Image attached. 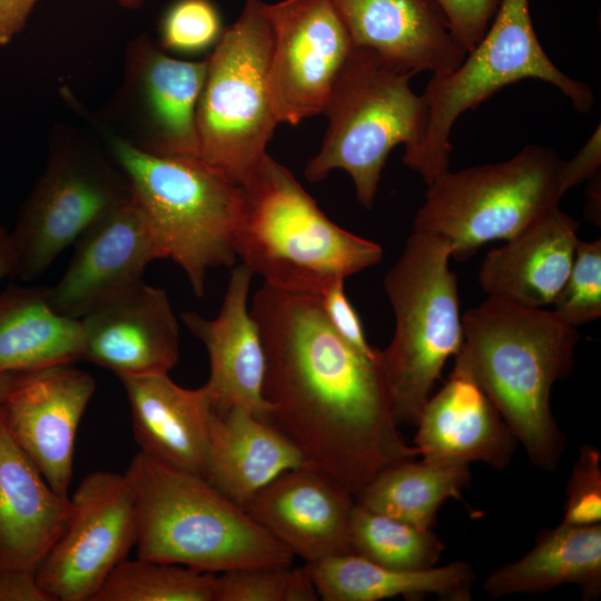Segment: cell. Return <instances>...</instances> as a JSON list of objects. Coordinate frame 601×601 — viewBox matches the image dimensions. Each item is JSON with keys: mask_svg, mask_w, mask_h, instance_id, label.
<instances>
[{"mask_svg": "<svg viewBox=\"0 0 601 601\" xmlns=\"http://www.w3.org/2000/svg\"><path fill=\"white\" fill-rule=\"evenodd\" d=\"M414 75L375 52L354 48L339 72L323 114L327 129L305 177L323 180L334 169L352 178L358 203L372 209L382 170L400 144L405 151L422 140L427 104L411 87Z\"/></svg>", "mask_w": 601, "mask_h": 601, "instance_id": "52a82bcc", "label": "cell"}, {"mask_svg": "<svg viewBox=\"0 0 601 601\" xmlns=\"http://www.w3.org/2000/svg\"><path fill=\"white\" fill-rule=\"evenodd\" d=\"M96 390L72 364L32 371L0 404L9 434L49 485L68 496L79 423Z\"/></svg>", "mask_w": 601, "mask_h": 601, "instance_id": "9a60e30c", "label": "cell"}, {"mask_svg": "<svg viewBox=\"0 0 601 601\" xmlns=\"http://www.w3.org/2000/svg\"><path fill=\"white\" fill-rule=\"evenodd\" d=\"M344 282L334 283L319 296L323 311L341 337L363 354L376 357L380 351L367 343L359 316L345 294Z\"/></svg>", "mask_w": 601, "mask_h": 601, "instance_id": "8d00e7d4", "label": "cell"}, {"mask_svg": "<svg viewBox=\"0 0 601 601\" xmlns=\"http://www.w3.org/2000/svg\"><path fill=\"white\" fill-rule=\"evenodd\" d=\"M273 28L262 0H247L207 58L197 107L199 158L237 185L267 155L278 125L268 70Z\"/></svg>", "mask_w": 601, "mask_h": 601, "instance_id": "30bf717a", "label": "cell"}, {"mask_svg": "<svg viewBox=\"0 0 601 601\" xmlns=\"http://www.w3.org/2000/svg\"><path fill=\"white\" fill-rule=\"evenodd\" d=\"M307 565L319 599L325 601H378L430 594L466 601L471 599L474 581L473 570L462 561L408 571L386 568L347 553Z\"/></svg>", "mask_w": 601, "mask_h": 601, "instance_id": "83f0119b", "label": "cell"}, {"mask_svg": "<svg viewBox=\"0 0 601 601\" xmlns=\"http://www.w3.org/2000/svg\"><path fill=\"white\" fill-rule=\"evenodd\" d=\"M130 195L122 170L97 151L78 144L56 148L10 231L11 277L28 282L41 276L66 248Z\"/></svg>", "mask_w": 601, "mask_h": 601, "instance_id": "8fae6325", "label": "cell"}, {"mask_svg": "<svg viewBox=\"0 0 601 601\" xmlns=\"http://www.w3.org/2000/svg\"><path fill=\"white\" fill-rule=\"evenodd\" d=\"M0 601H52L40 587L36 572L0 569Z\"/></svg>", "mask_w": 601, "mask_h": 601, "instance_id": "74e56055", "label": "cell"}, {"mask_svg": "<svg viewBox=\"0 0 601 601\" xmlns=\"http://www.w3.org/2000/svg\"><path fill=\"white\" fill-rule=\"evenodd\" d=\"M70 515V497L49 485L0 417V569L36 572Z\"/></svg>", "mask_w": 601, "mask_h": 601, "instance_id": "603a6c76", "label": "cell"}, {"mask_svg": "<svg viewBox=\"0 0 601 601\" xmlns=\"http://www.w3.org/2000/svg\"><path fill=\"white\" fill-rule=\"evenodd\" d=\"M121 7L127 9H137L139 8L146 0H116Z\"/></svg>", "mask_w": 601, "mask_h": 601, "instance_id": "7bdbcfd3", "label": "cell"}, {"mask_svg": "<svg viewBox=\"0 0 601 601\" xmlns=\"http://www.w3.org/2000/svg\"><path fill=\"white\" fill-rule=\"evenodd\" d=\"M49 287L8 285L0 292V372L37 371L81 359L79 319L57 313Z\"/></svg>", "mask_w": 601, "mask_h": 601, "instance_id": "4316f807", "label": "cell"}, {"mask_svg": "<svg viewBox=\"0 0 601 601\" xmlns=\"http://www.w3.org/2000/svg\"><path fill=\"white\" fill-rule=\"evenodd\" d=\"M140 452L205 479L216 413L204 386L185 388L168 374L120 376Z\"/></svg>", "mask_w": 601, "mask_h": 601, "instance_id": "7402d4cb", "label": "cell"}, {"mask_svg": "<svg viewBox=\"0 0 601 601\" xmlns=\"http://www.w3.org/2000/svg\"><path fill=\"white\" fill-rule=\"evenodd\" d=\"M351 552L396 570H424L435 565L444 543L432 531L371 511L357 502L348 525Z\"/></svg>", "mask_w": 601, "mask_h": 601, "instance_id": "f546056e", "label": "cell"}, {"mask_svg": "<svg viewBox=\"0 0 601 601\" xmlns=\"http://www.w3.org/2000/svg\"><path fill=\"white\" fill-rule=\"evenodd\" d=\"M354 495L318 469L285 471L244 506L294 556L312 564L352 553L348 525Z\"/></svg>", "mask_w": 601, "mask_h": 601, "instance_id": "2e32d148", "label": "cell"}, {"mask_svg": "<svg viewBox=\"0 0 601 601\" xmlns=\"http://www.w3.org/2000/svg\"><path fill=\"white\" fill-rule=\"evenodd\" d=\"M563 164L553 150L529 145L505 161L449 169L427 185L413 230L447 240L451 257L465 260L558 208L566 193Z\"/></svg>", "mask_w": 601, "mask_h": 601, "instance_id": "9c48e42d", "label": "cell"}, {"mask_svg": "<svg viewBox=\"0 0 601 601\" xmlns=\"http://www.w3.org/2000/svg\"><path fill=\"white\" fill-rule=\"evenodd\" d=\"M355 48L368 49L395 68L442 76L467 52L436 0H333Z\"/></svg>", "mask_w": 601, "mask_h": 601, "instance_id": "ac0fdd59", "label": "cell"}, {"mask_svg": "<svg viewBox=\"0 0 601 601\" xmlns=\"http://www.w3.org/2000/svg\"><path fill=\"white\" fill-rule=\"evenodd\" d=\"M566 500L561 524L592 525L601 523V454L583 445L565 489Z\"/></svg>", "mask_w": 601, "mask_h": 601, "instance_id": "e575fe53", "label": "cell"}, {"mask_svg": "<svg viewBox=\"0 0 601 601\" xmlns=\"http://www.w3.org/2000/svg\"><path fill=\"white\" fill-rule=\"evenodd\" d=\"M240 188L235 253L269 286L319 297L383 257L381 245L333 223L268 154Z\"/></svg>", "mask_w": 601, "mask_h": 601, "instance_id": "3957f363", "label": "cell"}, {"mask_svg": "<svg viewBox=\"0 0 601 601\" xmlns=\"http://www.w3.org/2000/svg\"><path fill=\"white\" fill-rule=\"evenodd\" d=\"M129 58L127 85L144 135L135 145L157 154L199 157L197 107L207 58H173L141 39Z\"/></svg>", "mask_w": 601, "mask_h": 601, "instance_id": "ffe728a7", "label": "cell"}, {"mask_svg": "<svg viewBox=\"0 0 601 601\" xmlns=\"http://www.w3.org/2000/svg\"><path fill=\"white\" fill-rule=\"evenodd\" d=\"M81 359L120 376L168 374L179 326L167 293L142 280L79 319Z\"/></svg>", "mask_w": 601, "mask_h": 601, "instance_id": "e0dca14e", "label": "cell"}, {"mask_svg": "<svg viewBox=\"0 0 601 601\" xmlns=\"http://www.w3.org/2000/svg\"><path fill=\"white\" fill-rule=\"evenodd\" d=\"M124 474L134 497L137 556L210 573L292 563L285 545L203 476L140 451Z\"/></svg>", "mask_w": 601, "mask_h": 601, "instance_id": "277c9868", "label": "cell"}, {"mask_svg": "<svg viewBox=\"0 0 601 601\" xmlns=\"http://www.w3.org/2000/svg\"><path fill=\"white\" fill-rule=\"evenodd\" d=\"M13 269V252L10 233L0 225V280L11 276Z\"/></svg>", "mask_w": 601, "mask_h": 601, "instance_id": "60d3db41", "label": "cell"}, {"mask_svg": "<svg viewBox=\"0 0 601 601\" xmlns=\"http://www.w3.org/2000/svg\"><path fill=\"white\" fill-rule=\"evenodd\" d=\"M68 524L36 570L52 601H91L136 542L134 497L125 474L95 471L70 497Z\"/></svg>", "mask_w": 601, "mask_h": 601, "instance_id": "7c38bea8", "label": "cell"}, {"mask_svg": "<svg viewBox=\"0 0 601 601\" xmlns=\"http://www.w3.org/2000/svg\"><path fill=\"white\" fill-rule=\"evenodd\" d=\"M462 325L452 371L483 391L535 466L554 471L565 440L550 397L573 367L577 328L552 311L496 296L465 312Z\"/></svg>", "mask_w": 601, "mask_h": 601, "instance_id": "7a4b0ae2", "label": "cell"}, {"mask_svg": "<svg viewBox=\"0 0 601 601\" xmlns=\"http://www.w3.org/2000/svg\"><path fill=\"white\" fill-rule=\"evenodd\" d=\"M316 587L308 565L292 563L236 568L216 575L215 601H315Z\"/></svg>", "mask_w": 601, "mask_h": 601, "instance_id": "1f68e13d", "label": "cell"}, {"mask_svg": "<svg viewBox=\"0 0 601 601\" xmlns=\"http://www.w3.org/2000/svg\"><path fill=\"white\" fill-rule=\"evenodd\" d=\"M450 258L447 240L413 230L384 279L395 331L381 351V366L397 424H417L443 366L463 343Z\"/></svg>", "mask_w": 601, "mask_h": 601, "instance_id": "8992f818", "label": "cell"}, {"mask_svg": "<svg viewBox=\"0 0 601 601\" xmlns=\"http://www.w3.org/2000/svg\"><path fill=\"white\" fill-rule=\"evenodd\" d=\"M446 14L451 30L469 53L489 28L500 0H436Z\"/></svg>", "mask_w": 601, "mask_h": 601, "instance_id": "d590c367", "label": "cell"}, {"mask_svg": "<svg viewBox=\"0 0 601 601\" xmlns=\"http://www.w3.org/2000/svg\"><path fill=\"white\" fill-rule=\"evenodd\" d=\"M110 146L165 258L201 297L208 270L235 264L240 186L199 157L152 152L121 137Z\"/></svg>", "mask_w": 601, "mask_h": 601, "instance_id": "5b68a950", "label": "cell"}, {"mask_svg": "<svg viewBox=\"0 0 601 601\" xmlns=\"http://www.w3.org/2000/svg\"><path fill=\"white\" fill-rule=\"evenodd\" d=\"M601 164V136L600 126L579 152L569 161L564 160L562 177L563 185L568 191L585 179L592 177Z\"/></svg>", "mask_w": 601, "mask_h": 601, "instance_id": "f35d334b", "label": "cell"}, {"mask_svg": "<svg viewBox=\"0 0 601 601\" xmlns=\"http://www.w3.org/2000/svg\"><path fill=\"white\" fill-rule=\"evenodd\" d=\"M579 226L559 207L544 214L486 254L479 270L481 288L524 306L553 304L572 266Z\"/></svg>", "mask_w": 601, "mask_h": 601, "instance_id": "cb8c5ba5", "label": "cell"}, {"mask_svg": "<svg viewBox=\"0 0 601 601\" xmlns=\"http://www.w3.org/2000/svg\"><path fill=\"white\" fill-rule=\"evenodd\" d=\"M467 466L405 460L378 472L359 492L362 506L421 529H432L449 499H460L470 483Z\"/></svg>", "mask_w": 601, "mask_h": 601, "instance_id": "f1b7e54d", "label": "cell"}, {"mask_svg": "<svg viewBox=\"0 0 601 601\" xmlns=\"http://www.w3.org/2000/svg\"><path fill=\"white\" fill-rule=\"evenodd\" d=\"M305 464L296 446L250 410L215 413L205 479L242 508L278 475Z\"/></svg>", "mask_w": 601, "mask_h": 601, "instance_id": "d4e9b609", "label": "cell"}, {"mask_svg": "<svg viewBox=\"0 0 601 601\" xmlns=\"http://www.w3.org/2000/svg\"><path fill=\"white\" fill-rule=\"evenodd\" d=\"M563 584L578 585L587 599L600 595L601 523H560L543 531L526 554L493 571L483 588L489 595L501 598L545 592Z\"/></svg>", "mask_w": 601, "mask_h": 601, "instance_id": "484cf974", "label": "cell"}, {"mask_svg": "<svg viewBox=\"0 0 601 601\" xmlns=\"http://www.w3.org/2000/svg\"><path fill=\"white\" fill-rule=\"evenodd\" d=\"M552 312L577 327L601 316V239L579 240L566 280Z\"/></svg>", "mask_w": 601, "mask_h": 601, "instance_id": "d6a6232c", "label": "cell"}, {"mask_svg": "<svg viewBox=\"0 0 601 601\" xmlns=\"http://www.w3.org/2000/svg\"><path fill=\"white\" fill-rule=\"evenodd\" d=\"M273 28L268 82L278 124L322 114L355 48L333 0L266 3Z\"/></svg>", "mask_w": 601, "mask_h": 601, "instance_id": "4fadbf2b", "label": "cell"}, {"mask_svg": "<svg viewBox=\"0 0 601 601\" xmlns=\"http://www.w3.org/2000/svg\"><path fill=\"white\" fill-rule=\"evenodd\" d=\"M216 573L137 556L124 560L91 601H215Z\"/></svg>", "mask_w": 601, "mask_h": 601, "instance_id": "4dcf8cb0", "label": "cell"}, {"mask_svg": "<svg viewBox=\"0 0 601 601\" xmlns=\"http://www.w3.org/2000/svg\"><path fill=\"white\" fill-rule=\"evenodd\" d=\"M160 258L158 239L130 195L78 238L66 272L49 287V303L80 319L141 282L149 263Z\"/></svg>", "mask_w": 601, "mask_h": 601, "instance_id": "5bb4252c", "label": "cell"}, {"mask_svg": "<svg viewBox=\"0 0 601 601\" xmlns=\"http://www.w3.org/2000/svg\"><path fill=\"white\" fill-rule=\"evenodd\" d=\"M528 78L556 87L579 112H589L594 104L590 87L558 69L543 50L529 0H500L489 28L463 62L427 82L422 93L427 104L426 130L418 145L404 152V164L430 185L450 169V135L456 119L502 88Z\"/></svg>", "mask_w": 601, "mask_h": 601, "instance_id": "ba28073f", "label": "cell"}, {"mask_svg": "<svg viewBox=\"0 0 601 601\" xmlns=\"http://www.w3.org/2000/svg\"><path fill=\"white\" fill-rule=\"evenodd\" d=\"M223 32L220 14L210 0H177L160 21L162 49L179 53L215 47Z\"/></svg>", "mask_w": 601, "mask_h": 601, "instance_id": "836d02e7", "label": "cell"}, {"mask_svg": "<svg viewBox=\"0 0 601 601\" xmlns=\"http://www.w3.org/2000/svg\"><path fill=\"white\" fill-rule=\"evenodd\" d=\"M416 425L414 446L422 460L432 464L483 462L502 470L516 445L490 398L470 377L453 371L439 393L428 398Z\"/></svg>", "mask_w": 601, "mask_h": 601, "instance_id": "44dd1931", "label": "cell"}, {"mask_svg": "<svg viewBox=\"0 0 601 601\" xmlns=\"http://www.w3.org/2000/svg\"><path fill=\"white\" fill-rule=\"evenodd\" d=\"M32 371L0 372V404Z\"/></svg>", "mask_w": 601, "mask_h": 601, "instance_id": "b9f144b4", "label": "cell"}, {"mask_svg": "<svg viewBox=\"0 0 601 601\" xmlns=\"http://www.w3.org/2000/svg\"><path fill=\"white\" fill-rule=\"evenodd\" d=\"M39 0H0V47L8 45L24 28Z\"/></svg>", "mask_w": 601, "mask_h": 601, "instance_id": "ab89813d", "label": "cell"}, {"mask_svg": "<svg viewBox=\"0 0 601 601\" xmlns=\"http://www.w3.org/2000/svg\"><path fill=\"white\" fill-rule=\"evenodd\" d=\"M265 352V420L354 496L418 454L398 432L381 366L333 328L319 297L264 285L249 307Z\"/></svg>", "mask_w": 601, "mask_h": 601, "instance_id": "6da1fadb", "label": "cell"}, {"mask_svg": "<svg viewBox=\"0 0 601 601\" xmlns=\"http://www.w3.org/2000/svg\"><path fill=\"white\" fill-rule=\"evenodd\" d=\"M253 273L240 264L233 268L223 304L215 318L185 312L181 319L203 342L209 358V377L204 385L216 412L243 406L262 418L265 352L257 323L248 308Z\"/></svg>", "mask_w": 601, "mask_h": 601, "instance_id": "d6986e66", "label": "cell"}]
</instances>
